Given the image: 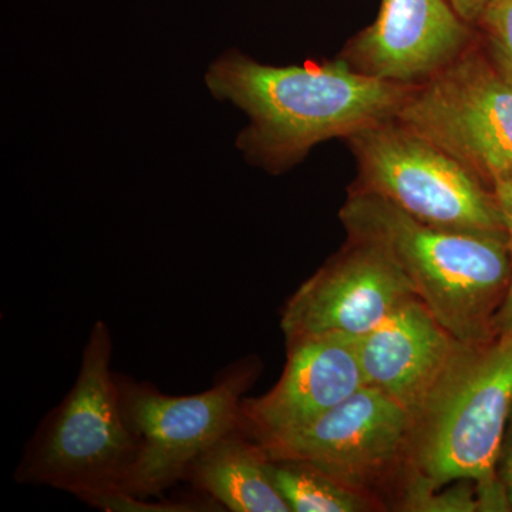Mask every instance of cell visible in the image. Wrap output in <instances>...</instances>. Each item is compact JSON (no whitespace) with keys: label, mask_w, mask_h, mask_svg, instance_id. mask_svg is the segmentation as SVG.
I'll list each match as a JSON object with an SVG mask.
<instances>
[{"label":"cell","mask_w":512,"mask_h":512,"mask_svg":"<svg viewBox=\"0 0 512 512\" xmlns=\"http://www.w3.org/2000/svg\"><path fill=\"white\" fill-rule=\"evenodd\" d=\"M205 86L248 117L235 146L248 164L272 175L292 170L325 141L396 119L413 89L357 73L339 56L271 66L238 49L212 60Z\"/></svg>","instance_id":"1"},{"label":"cell","mask_w":512,"mask_h":512,"mask_svg":"<svg viewBox=\"0 0 512 512\" xmlns=\"http://www.w3.org/2000/svg\"><path fill=\"white\" fill-rule=\"evenodd\" d=\"M348 238L382 249L417 298L464 345L497 336L495 320L511 282L508 239L424 224L373 192L349 188L340 208Z\"/></svg>","instance_id":"2"},{"label":"cell","mask_w":512,"mask_h":512,"mask_svg":"<svg viewBox=\"0 0 512 512\" xmlns=\"http://www.w3.org/2000/svg\"><path fill=\"white\" fill-rule=\"evenodd\" d=\"M512 413V335L461 345L412 416L414 470L434 488L476 485L480 511H511L497 467Z\"/></svg>","instance_id":"3"},{"label":"cell","mask_w":512,"mask_h":512,"mask_svg":"<svg viewBox=\"0 0 512 512\" xmlns=\"http://www.w3.org/2000/svg\"><path fill=\"white\" fill-rule=\"evenodd\" d=\"M111 355L109 325L97 320L76 382L25 448L15 471L18 483L47 485L82 501L123 483L138 444L121 413Z\"/></svg>","instance_id":"4"},{"label":"cell","mask_w":512,"mask_h":512,"mask_svg":"<svg viewBox=\"0 0 512 512\" xmlns=\"http://www.w3.org/2000/svg\"><path fill=\"white\" fill-rule=\"evenodd\" d=\"M346 141L357 167L350 188L380 195L433 227L507 238L493 188L399 121L367 127Z\"/></svg>","instance_id":"5"},{"label":"cell","mask_w":512,"mask_h":512,"mask_svg":"<svg viewBox=\"0 0 512 512\" xmlns=\"http://www.w3.org/2000/svg\"><path fill=\"white\" fill-rule=\"evenodd\" d=\"M259 372L255 357L238 360L222 370L214 386L191 396H168L154 384L116 375L121 413L138 444L117 493L160 497L184 481L205 448L238 429L241 402Z\"/></svg>","instance_id":"6"},{"label":"cell","mask_w":512,"mask_h":512,"mask_svg":"<svg viewBox=\"0 0 512 512\" xmlns=\"http://www.w3.org/2000/svg\"><path fill=\"white\" fill-rule=\"evenodd\" d=\"M410 429L412 414L366 384L305 429L261 446L275 460L306 461L383 511H397L417 476Z\"/></svg>","instance_id":"7"},{"label":"cell","mask_w":512,"mask_h":512,"mask_svg":"<svg viewBox=\"0 0 512 512\" xmlns=\"http://www.w3.org/2000/svg\"><path fill=\"white\" fill-rule=\"evenodd\" d=\"M436 144L484 184L512 180V83L480 40L414 84L396 119Z\"/></svg>","instance_id":"8"},{"label":"cell","mask_w":512,"mask_h":512,"mask_svg":"<svg viewBox=\"0 0 512 512\" xmlns=\"http://www.w3.org/2000/svg\"><path fill=\"white\" fill-rule=\"evenodd\" d=\"M414 298L412 282L382 249L348 238L285 303L281 329L285 342L328 333L362 338Z\"/></svg>","instance_id":"9"},{"label":"cell","mask_w":512,"mask_h":512,"mask_svg":"<svg viewBox=\"0 0 512 512\" xmlns=\"http://www.w3.org/2000/svg\"><path fill=\"white\" fill-rule=\"evenodd\" d=\"M356 338L328 333L286 342V365L269 392L241 402L238 429L259 444L306 426L366 386Z\"/></svg>","instance_id":"10"},{"label":"cell","mask_w":512,"mask_h":512,"mask_svg":"<svg viewBox=\"0 0 512 512\" xmlns=\"http://www.w3.org/2000/svg\"><path fill=\"white\" fill-rule=\"evenodd\" d=\"M477 37L448 0H382L375 22L339 57L357 73L414 86L453 63Z\"/></svg>","instance_id":"11"},{"label":"cell","mask_w":512,"mask_h":512,"mask_svg":"<svg viewBox=\"0 0 512 512\" xmlns=\"http://www.w3.org/2000/svg\"><path fill=\"white\" fill-rule=\"evenodd\" d=\"M356 343L367 386L392 397L412 416L463 345L419 298L404 303Z\"/></svg>","instance_id":"12"},{"label":"cell","mask_w":512,"mask_h":512,"mask_svg":"<svg viewBox=\"0 0 512 512\" xmlns=\"http://www.w3.org/2000/svg\"><path fill=\"white\" fill-rule=\"evenodd\" d=\"M184 481L232 512H291L276 490L271 457L264 447L235 429L192 461Z\"/></svg>","instance_id":"13"},{"label":"cell","mask_w":512,"mask_h":512,"mask_svg":"<svg viewBox=\"0 0 512 512\" xmlns=\"http://www.w3.org/2000/svg\"><path fill=\"white\" fill-rule=\"evenodd\" d=\"M271 474L291 512L383 511L375 501L343 487L306 461L271 458Z\"/></svg>","instance_id":"14"},{"label":"cell","mask_w":512,"mask_h":512,"mask_svg":"<svg viewBox=\"0 0 512 512\" xmlns=\"http://www.w3.org/2000/svg\"><path fill=\"white\" fill-rule=\"evenodd\" d=\"M443 490V488H441ZM434 490L417 474L407 487L397 511L406 512H474L480 511L476 485L461 480L447 491Z\"/></svg>","instance_id":"15"},{"label":"cell","mask_w":512,"mask_h":512,"mask_svg":"<svg viewBox=\"0 0 512 512\" xmlns=\"http://www.w3.org/2000/svg\"><path fill=\"white\" fill-rule=\"evenodd\" d=\"M476 29L485 53L512 83V0H493Z\"/></svg>","instance_id":"16"},{"label":"cell","mask_w":512,"mask_h":512,"mask_svg":"<svg viewBox=\"0 0 512 512\" xmlns=\"http://www.w3.org/2000/svg\"><path fill=\"white\" fill-rule=\"evenodd\" d=\"M84 503L104 511L198 512L224 510L217 501L202 493L200 497H191L188 500H165L158 501V503H150L148 498H138L134 497V495L110 491V493L87 498Z\"/></svg>","instance_id":"17"},{"label":"cell","mask_w":512,"mask_h":512,"mask_svg":"<svg viewBox=\"0 0 512 512\" xmlns=\"http://www.w3.org/2000/svg\"><path fill=\"white\" fill-rule=\"evenodd\" d=\"M494 192L497 195L498 202H500L501 211H503L508 249H510L511 256L510 289H508L507 298H505L503 306L498 312L495 329H497V335H512V180L494 185Z\"/></svg>","instance_id":"18"},{"label":"cell","mask_w":512,"mask_h":512,"mask_svg":"<svg viewBox=\"0 0 512 512\" xmlns=\"http://www.w3.org/2000/svg\"><path fill=\"white\" fill-rule=\"evenodd\" d=\"M497 473L504 485L512 511V413L510 421H508L507 431H505L503 446H501Z\"/></svg>","instance_id":"19"},{"label":"cell","mask_w":512,"mask_h":512,"mask_svg":"<svg viewBox=\"0 0 512 512\" xmlns=\"http://www.w3.org/2000/svg\"><path fill=\"white\" fill-rule=\"evenodd\" d=\"M491 2L493 0H448L460 18L466 20L468 25L474 26V28Z\"/></svg>","instance_id":"20"}]
</instances>
